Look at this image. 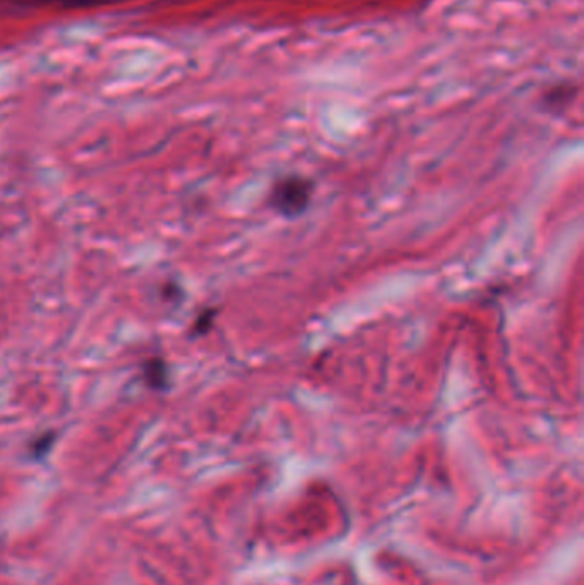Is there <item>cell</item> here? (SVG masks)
<instances>
[{
  "instance_id": "cell-1",
  "label": "cell",
  "mask_w": 584,
  "mask_h": 585,
  "mask_svg": "<svg viewBox=\"0 0 584 585\" xmlns=\"http://www.w3.org/2000/svg\"><path fill=\"white\" fill-rule=\"evenodd\" d=\"M314 194V182L306 176L288 175L279 179L270 194V206L285 218H297L307 211Z\"/></svg>"
},
{
  "instance_id": "cell-2",
  "label": "cell",
  "mask_w": 584,
  "mask_h": 585,
  "mask_svg": "<svg viewBox=\"0 0 584 585\" xmlns=\"http://www.w3.org/2000/svg\"><path fill=\"white\" fill-rule=\"evenodd\" d=\"M142 377L149 389L165 390L169 387V368L161 358H151L142 367Z\"/></svg>"
},
{
  "instance_id": "cell-3",
  "label": "cell",
  "mask_w": 584,
  "mask_h": 585,
  "mask_svg": "<svg viewBox=\"0 0 584 585\" xmlns=\"http://www.w3.org/2000/svg\"><path fill=\"white\" fill-rule=\"evenodd\" d=\"M24 4L36 5H57V8L66 9H81V8H96V5L117 4L124 0H18Z\"/></svg>"
},
{
  "instance_id": "cell-4",
  "label": "cell",
  "mask_w": 584,
  "mask_h": 585,
  "mask_svg": "<svg viewBox=\"0 0 584 585\" xmlns=\"http://www.w3.org/2000/svg\"><path fill=\"white\" fill-rule=\"evenodd\" d=\"M576 90L573 84H557L552 90L547 91L546 105L550 108H562L573 100Z\"/></svg>"
},
{
  "instance_id": "cell-5",
  "label": "cell",
  "mask_w": 584,
  "mask_h": 585,
  "mask_svg": "<svg viewBox=\"0 0 584 585\" xmlns=\"http://www.w3.org/2000/svg\"><path fill=\"white\" fill-rule=\"evenodd\" d=\"M216 310L206 309L205 312H201L197 316L196 322H194V336H205L208 334L209 329L213 328L215 322Z\"/></svg>"
}]
</instances>
